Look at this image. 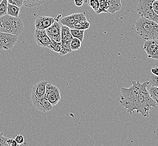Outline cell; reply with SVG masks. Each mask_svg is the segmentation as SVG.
<instances>
[{
  "label": "cell",
  "instance_id": "10",
  "mask_svg": "<svg viewBox=\"0 0 158 146\" xmlns=\"http://www.w3.org/2000/svg\"><path fill=\"white\" fill-rule=\"evenodd\" d=\"M34 36L37 45L39 47H48L51 42V40L46 33V29H35L34 33Z\"/></svg>",
  "mask_w": 158,
  "mask_h": 146
},
{
  "label": "cell",
  "instance_id": "31",
  "mask_svg": "<svg viewBox=\"0 0 158 146\" xmlns=\"http://www.w3.org/2000/svg\"><path fill=\"white\" fill-rule=\"evenodd\" d=\"M7 138L3 136V133L0 131V146H9L7 143Z\"/></svg>",
  "mask_w": 158,
  "mask_h": 146
},
{
  "label": "cell",
  "instance_id": "14",
  "mask_svg": "<svg viewBox=\"0 0 158 146\" xmlns=\"http://www.w3.org/2000/svg\"><path fill=\"white\" fill-rule=\"evenodd\" d=\"M46 96L53 106L58 104L61 98V93L57 87L53 91L49 93L48 94H46Z\"/></svg>",
  "mask_w": 158,
  "mask_h": 146
},
{
  "label": "cell",
  "instance_id": "12",
  "mask_svg": "<svg viewBox=\"0 0 158 146\" xmlns=\"http://www.w3.org/2000/svg\"><path fill=\"white\" fill-rule=\"evenodd\" d=\"M46 33L51 40H55V41L61 42V27L57 20L49 27L46 29Z\"/></svg>",
  "mask_w": 158,
  "mask_h": 146
},
{
  "label": "cell",
  "instance_id": "37",
  "mask_svg": "<svg viewBox=\"0 0 158 146\" xmlns=\"http://www.w3.org/2000/svg\"><path fill=\"white\" fill-rule=\"evenodd\" d=\"M2 0H0V3L2 2Z\"/></svg>",
  "mask_w": 158,
  "mask_h": 146
},
{
  "label": "cell",
  "instance_id": "4",
  "mask_svg": "<svg viewBox=\"0 0 158 146\" xmlns=\"http://www.w3.org/2000/svg\"><path fill=\"white\" fill-rule=\"evenodd\" d=\"M24 26L21 19L6 14L0 17V32L19 36L24 31Z\"/></svg>",
  "mask_w": 158,
  "mask_h": 146
},
{
  "label": "cell",
  "instance_id": "23",
  "mask_svg": "<svg viewBox=\"0 0 158 146\" xmlns=\"http://www.w3.org/2000/svg\"><path fill=\"white\" fill-rule=\"evenodd\" d=\"M149 92L152 99L158 104V87L152 85L149 88Z\"/></svg>",
  "mask_w": 158,
  "mask_h": 146
},
{
  "label": "cell",
  "instance_id": "21",
  "mask_svg": "<svg viewBox=\"0 0 158 146\" xmlns=\"http://www.w3.org/2000/svg\"><path fill=\"white\" fill-rule=\"evenodd\" d=\"M47 48L54 52L59 53L61 49V42H58L55 41V40H51V42Z\"/></svg>",
  "mask_w": 158,
  "mask_h": 146
},
{
  "label": "cell",
  "instance_id": "15",
  "mask_svg": "<svg viewBox=\"0 0 158 146\" xmlns=\"http://www.w3.org/2000/svg\"><path fill=\"white\" fill-rule=\"evenodd\" d=\"M108 4V12L112 14L121 10L122 8L121 0H106Z\"/></svg>",
  "mask_w": 158,
  "mask_h": 146
},
{
  "label": "cell",
  "instance_id": "11",
  "mask_svg": "<svg viewBox=\"0 0 158 146\" xmlns=\"http://www.w3.org/2000/svg\"><path fill=\"white\" fill-rule=\"evenodd\" d=\"M56 20V19L51 16H40L35 19V29L38 30H44L51 27L54 22Z\"/></svg>",
  "mask_w": 158,
  "mask_h": 146
},
{
  "label": "cell",
  "instance_id": "9",
  "mask_svg": "<svg viewBox=\"0 0 158 146\" xmlns=\"http://www.w3.org/2000/svg\"><path fill=\"white\" fill-rule=\"evenodd\" d=\"M47 83V81L42 80L33 85L31 96L32 102L46 96V86Z\"/></svg>",
  "mask_w": 158,
  "mask_h": 146
},
{
  "label": "cell",
  "instance_id": "16",
  "mask_svg": "<svg viewBox=\"0 0 158 146\" xmlns=\"http://www.w3.org/2000/svg\"><path fill=\"white\" fill-rule=\"evenodd\" d=\"M20 11V7L11 3H8L7 14L14 17H18Z\"/></svg>",
  "mask_w": 158,
  "mask_h": 146
},
{
  "label": "cell",
  "instance_id": "35",
  "mask_svg": "<svg viewBox=\"0 0 158 146\" xmlns=\"http://www.w3.org/2000/svg\"><path fill=\"white\" fill-rule=\"evenodd\" d=\"M152 73L156 76H158V67H152L151 70Z\"/></svg>",
  "mask_w": 158,
  "mask_h": 146
},
{
  "label": "cell",
  "instance_id": "1",
  "mask_svg": "<svg viewBox=\"0 0 158 146\" xmlns=\"http://www.w3.org/2000/svg\"><path fill=\"white\" fill-rule=\"evenodd\" d=\"M132 85L129 88L122 87L121 88L119 100L120 104L131 115L136 110L137 98L143 84L139 80L132 81Z\"/></svg>",
  "mask_w": 158,
  "mask_h": 146
},
{
  "label": "cell",
  "instance_id": "13",
  "mask_svg": "<svg viewBox=\"0 0 158 146\" xmlns=\"http://www.w3.org/2000/svg\"><path fill=\"white\" fill-rule=\"evenodd\" d=\"M34 106L38 110L43 113H46L50 111L53 109V105L49 102L46 96L40 98V100L35 101L32 102Z\"/></svg>",
  "mask_w": 158,
  "mask_h": 146
},
{
  "label": "cell",
  "instance_id": "22",
  "mask_svg": "<svg viewBox=\"0 0 158 146\" xmlns=\"http://www.w3.org/2000/svg\"><path fill=\"white\" fill-rule=\"evenodd\" d=\"M81 42H82L78 38L73 37L71 42V49L72 51H76L80 49L81 46Z\"/></svg>",
  "mask_w": 158,
  "mask_h": 146
},
{
  "label": "cell",
  "instance_id": "8",
  "mask_svg": "<svg viewBox=\"0 0 158 146\" xmlns=\"http://www.w3.org/2000/svg\"><path fill=\"white\" fill-rule=\"evenodd\" d=\"M143 49L148 58L158 60V40L145 41Z\"/></svg>",
  "mask_w": 158,
  "mask_h": 146
},
{
  "label": "cell",
  "instance_id": "29",
  "mask_svg": "<svg viewBox=\"0 0 158 146\" xmlns=\"http://www.w3.org/2000/svg\"><path fill=\"white\" fill-rule=\"evenodd\" d=\"M16 142L18 143V146H22L24 144H27V143H25L24 138L21 135H17L14 138Z\"/></svg>",
  "mask_w": 158,
  "mask_h": 146
},
{
  "label": "cell",
  "instance_id": "5",
  "mask_svg": "<svg viewBox=\"0 0 158 146\" xmlns=\"http://www.w3.org/2000/svg\"><path fill=\"white\" fill-rule=\"evenodd\" d=\"M154 0H140L136 11L140 17L155 21L158 24V15L152 9V4Z\"/></svg>",
  "mask_w": 158,
  "mask_h": 146
},
{
  "label": "cell",
  "instance_id": "19",
  "mask_svg": "<svg viewBox=\"0 0 158 146\" xmlns=\"http://www.w3.org/2000/svg\"><path fill=\"white\" fill-rule=\"evenodd\" d=\"M60 21L62 24L67 26L68 27L70 28V29H71L73 25L76 22L75 19H73V16L72 14L70 15L66 16L64 17V18L61 19Z\"/></svg>",
  "mask_w": 158,
  "mask_h": 146
},
{
  "label": "cell",
  "instance_id": "34",
  "mask_svg": "<svg viewBox=\"0 0 158 146\" xmlns=\"http://www.w3.org/2000/svg\"><path fill=\"white\" fill-rule=\"evenodd\" d=\"M84 2V0H74V2L76 6L80 7L82 6Z\"/></svg>",
  "mask_w": 158,
  "mask_h": 146
},
{
  "label": "cell",
  "instance_id": "30",
  "mask_svg": "<svg viewBox=\"0 0 158 146\" xmlns=\"http://www.w3.org/2000/svg\"><path fill=\"white\" fill-rule=\"evenodd\" d=\"M24 0H7L8 2L20 7L23 5Z\"/></svg>",
  "mask_w": 158,
  "mask_h": 146
},
{
  "label": "cell",
  "instance_id": "27",
  "mask_svg": "<svg viewBox=\"0 0 158 146\" xmlns=\"http://www.w3.org/2000/svg\"><path fill=\"white\" fill-rule=\"evenodd\" d=\"M75 20L76 21H81V20H86L87 19L85 16V12L81 13H75L72 14Z\"/></svg>",
  "mask_w": 158,
  "mask_h": 146
},
{
  "label": "cell",
  "instance_id": "36",
  "mask_svg": "<svg viewBox=\"0 0 158 146\" xmlns=\"http://www.w3.org/2000/svg\"><path fill=\"white\" fill-rule=\"evenodd\" d=\"M99 2H102L103 1H106V0H99Z\"/></svg>",
  "mask_w": 158,
  "mask_h": 146
},
{
  "label": "cell",
  "instance_id": "24",
  "mask_svg": "<svg viewBox=\"0 0 158 146\" xmlns=\"http://www.w3.org/2000/svg\"><path fill=\"white\" fill-rule=\"evenodd\" d=\"M8 3L7 0H2L0 3V17L7 14Z\"/></svg>",
  "mask_w": 158,
  "mask_h": 146
},
{
  "label": "cell",
  "instance_id": "2",
  "mask_svg": "<svg viewBox=\"0 0 158 146\" xmlns=\"http://www.w3.org/2000/svg\"><path fill=\"white\" fill-rule=\"evenodd\" d=\"M135 27L137 33L143 40H158V24L155 21L140 17Z\"/></svg>",
  "mask_w": 158,
  "mask_h": 146
},
{
  "label": "cell",
  "instance_id": "26",
  "mask_svg": "<svg viewBox=\"0 0 158 146\" xmlns=\"http://www.w3.org/2000/svg\"><path fill=\"white\" fill-rule=\"evenodd\" d=\"M108 4L106 2V1H103L102 2H100L99 8V10H98L97 12H96V14H99L102 13V12L108 13Z\"/></svg>",
  "mask_w": 158,
  "mask_h": 146
},
{
  "label": "cell",
  "instance_id": "20",
  "mask_svg": "<svg viewBox=\"0 0 158 146\" xmlns=\"http://www.w3.org/2000/svg\"><path fill=\"white\" fill-rule=\"evenodd\" d=\"M70 32H71V33L72 34V36L74 38H78L81 42L84 40L85 30L77 29H70Z\"/></svg>",
  "mask_w": 158,
  "mask_h": 146
},
{
  "label": "cell",
  "instance_id": "6",
  "mask_svg": "<svg viewBox=\"0 0 158 146\" xmlns=\"http://www.w3.org/2000/svg\"><path fill=\"white\" fill-rule=\"evenodd\" d=\"M73 36L71 33L70 28L64 25L61 26V49L60 54L65 55L72 52L71 49V42Z\"/></svg>",
  "mask_w": 158,
  "mask_h": 146
},
{
  "label": "cell",
  "instance_id": "28",
  "mask_svg": "<svg viewBox=\"0 0 158 146\" xmlns=\"http://www.w3.org/2000/svg\"><path fill=\"white\" fill-rule=\"evenodd\" d=\"M149 82L152 86L158 87V76L152 74L150 76Z\"/></svg>",
  "mask_w": 158,
  "mask_h": 146
},
{
  "label": "cell",
  "instance_id": "33",
  "mask_svg": "<svg viewBox=\"0 0 158 146\" xmlns=\"http://www.w3.org/2000/svg\"><path fill=\"white\" fill-rule=\"evenodd\" d=\"M7 143L8 144L9 146H18V143L16 142L14 138H10V139H7Z\"/></svg>",
  "mask_w": 158,
  "mask_h": 146
},
{
  "label": "cell",
  "instance_id": "7",
  "mask_svg": "<svg viewBox=\"0 0 158 146\" xmlns=\"http://www.w3.org/2000/svg\"><path fill=\"white\" fill-rule=\"evenodd\" d=\"M18 41V36L12 34L0 32V49L10 50L14 47Z\"/></svg>",
  "mask_w": 158,
  "mask_h": 146
},
{
  "label": "cell",
  "instance_id": "25",
  "mask_svg": "<svg viewBox=\"0 0 158 146\" xmlns=\"http://www.w3.org/2000/svg\"><path fill=\"white\" fill-rule=\"evenodd\" d=\"M86 2L90 6L91 9L94 11L95 13L97 12L99 8L100 2L99 0H86Z\"/></svg>",
  "mask_w": 158,
  "mask_h": 146
},
{
  "label": "cell",
  "instance_id": "3",
  "mask_svg": "<svg viewBox=\"0 0 158 146\" xmlns=\"http://www.w3.org/2000/svg\"><path fill=\"white\" fill-rule=\"evenodd\" d=\"M149 84V81L143 83L136 105L137 113H140L144 117L149 116V111L152 107L154 108L158 107V104L150 96L147 89Z\"/></svg>",
  "mask_w": 158,
  "mask_h": 146
},
{
  "label": "cell",
  "instance_id": "18",
  "mask_svg": "<svg viewBox=\"0 0 158 146\" xmlns=\"http://www.w3.org/2000/svg\"><path fill=\"white\" fill-rule=\"evenodd\" d=\"M46 0H24L23 5L29 8L40 6L45 2Z\"/></svg>",
  "mask_w": 158,
  "mask_h": 146
},
{
  "label": "cell",
  "instance_id": "17",
  "mask_svg": "<svg viewBox=\"0 0 158 146\" xmlns=\"http://www.w3.org/2000/svg\"><path fill=\"white\" fill-rule=\"evenodd\" d=\"M90 26V24L87 20H81L76 21L73 25L71 29H82L86 30L88 29Z\"/></svg>",
  "mask_w": 158,
  "mask_h": 146
},
{
  "label": "cell",
  "instance_id": "32",
  "mask_svg": "<svg viewBox=\"0 0 158 146\" xmlns=\"http://www.w3.org/2000/svg\"><path fill=\"white\" fill-rule=\"evenodd\" d=\"M152 9L158 15V0H154L152 4Z\"/></svg>",
  "mask_w": 158,
  "mask_h": 146
}]
</instances>
